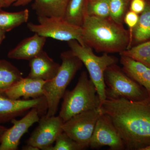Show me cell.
I'll return each mask as SVG.
<instances>
[{"instance_id": "6da1fadb", "label": "cell", "mask_w": 150, "mask_h": 150, "mask_svg": "<svg viewBox=\"0 0 150 150\" xmlns=\"http://www.w3.org/2000/svg\"><path fill=\"white\" fill-rule=\"evenodd\" d=\"M110 117L125 150H141L150 144V96L139 101L106 98L100 108Z\"/></svg>"}, {"instance_id": "7a4b0ae2", "label": "cell", "mask_w": 150, "mask_h": 150, "mask_svg": "<svg viewBox=\"0 0 150 150\" xmlns=\"http://www.w3.org/2000/svg\"><path fill=\"white\" fill-rule=\"evenodd\" d=\"M81 28L85 44L98 52L120 53L129 47V33L122 24L114 22L110 17L86 15Z\"/></svg>"}, {"instance_id": "3957f363", "label": "cell", "mask_w": 150, "mask_h": 150, "mask_svg": "<svg viewBox=\"0 0 150 150\" xmlns=\"http://www.w3.org/2000/svg\"><path fill=\"white\" fill-rule=\"evenodd\" d=\"M62 98L59 115L64 122L81 112L99 109L101 104L96 87L85 71L81 73L74 88L66 91Z\"/></svg>"}, {"instance_id": "277c9868", "label": "cell", "mask_w": 150, "mask_h": 150, "mask_svg": "<svg viewBox=\"0 0 150 150\" xmlns=\"http://www.w3.org/2000/svg\"><path fill=\"white\" fill-rule=\"evenodd\" d=\"M60 57L62 63L57 75L53 79L46 81L43 86V95L48 105L47 117L56 115L67 87L82 67V62L71 50L63 52Z\"/></svg>"}, {"instance_id": "5b68a950", "label": "cell", "mask_w": 150, "mask_h": 150, "mask_svg": "<svg viewBox=\"0 0 150 150\" xmlns=\"http://www.w3.org/2000/svg\"><path fill=\"white\" fill-rule=\"evenodd\" d=\"M68 43L73 54L78 57L86 68L102 104L106 99L105 72L108 67L117 64L118 59L106 53L101 56H96L91 47L86 45L82 46L76 40H70Z\"/></svg>"}, {"instance_id": "8992f818", "label": "cell", "mask_w": 150, "mask_h": 150, "mask_svg": "<svg viewBox=\"0 0 150 150\" xmlns=\"http://www.w3.org/2000/svg\"><path fill=\"white\" fill-rule=\"evenodd\" d=\"M106 98H124L133 101L150 97L144 88L128 76L116 64L107 68L104 73Z\"/></svg>"}, {"instance_id": "52a82bcc", "label": "cell", "mask_w": 150, "mask_h": 150, "mask_svg": "<svg viewBox=\"0 0 150 150\" xmlns=\"http://www.w3.org/2000/svg\"><path fill=\"white\" fill-rule=\"evenodd\" d=\"M37 19L38 24L31 22L27 24L28 28L31 32L60 41L76 40L81 45L85 46L81 27L70 24L62 18L39 16Z\"/></svg>"}, {"instance_id": "ba28073f", "label": "cell", "mask_w": 150, "mask_h": 150, "mask_svg": "<svg viewBox=\"0 0 150 150\" xmlns=\"http://www.w3.org/2000/svg\"><path fill=\"white\" fill-rule=\"evenodd\" d=\"M101 114L100 109L89 110L74 115L63 123V131L85 149L89 147L96 124Z\"/></svg>"}, {"instance_id": "9c48e42d", "label": "cell", "mask_w": 150, "mask_h": 150, "mask_svg": "<svg viewBox=\"0 0 150 150\" xmlns=\"http://www.w3.org/2000/svg\"><path fill=\"white\" fill-rule=\"evenodd\" d=\"M33 108H36L40 115H45L48 110L47 101L43 96L30 99H14L0 92V123L11 121Z\"/></svg>"}, {"instance_id": "30bf717a", "label": "cell", "mask_w": 150, "mask_h": 150, "mask_svg": "<svg viewBox=\"0 0 150 150\" xmlns=\"http://www.w3.org/2000/svg\"><path fill=\"white\" fill-rule=\"evenodd\" d=\"M64 123L59 115H43L38 121V126L27 140V144L39 150H51L57 137L63 132Z\"/></svg>"}, {"instance_id": "8fae6325", "label": "cell", "mask_w": 150, "mask_h": 150, "mask_svg": "<svg viewBox=\"0 0 150 150\" xmlns=\"http://www.w3.org/2000/svg\"><path fill=\"white\" fill-rule=\"evenodd\" d=\"M109 147L110 150H125L123 140L110 117L106 114H100L95 127L89 146L91 149Z\"/></svg>"}, {"instance_id": "7c38bea8", "label": "cell", "mask_w": 150, "mask_h": 150, "mask_svg": "<svg viewBox=\"0 0 150 150\" xmlns=\"http://www.w3.org/2000/svg\"><path fill=\"white\" fill-rule=\"evenodd\" d=\"M40 113L36 108H33L23 118L11 121L13 126L7 129L0 143V150H17L21 137L27 133L33 124L38 122Z\"/></svg>"}, {"instance_id": "4fadbf2b", "label": "cell", "mask_w": 150, "mask_h": 150, "mask_svg": "<svg viewBox=\"0 0 150 150\" xmlns=\"http://www.w3.org/2000/svg\"><path fill=\"white\" fill-rule=\"evenodd\" d=\"M30 71L28 77L49 81L53 79L59 71L61 65L56 63L43 51L29 61Z\"/></svg>"}, {"instance_id": "5bb4252c", "label": "cell", "mask_w": 150, "mask_h": 150, "mask_svg": "<svg viewBox=\"0 0 150 150\" xmlns=\"http://www.w3.org/2000/svg\"><path fill=\"white\" fill-rule=\"evenodd\" d=\"M47 81L23 78L14 85L4 92L9 98L14 99H30L38 98L43 95V86Z\"/></svg>"}, {"instance_id": "9a60e30c", "label": "cell", "mask_w": 150, "mask_h": 150, "mask_svg": "<svg viewBox=\"0 0 150 150\" xmlns=\"http://www.w3.org/2000/svg\"><path fill=\"white\" fill-rule=\"evenodd\" d=\"M47 38L35 33L21 41L8 54L11 59L29 61L43 51Z\"/></svg>"}, {"instance_id": "2e32d148", "label": "cell", "mask_w": 150, "mask_h": 150, "mask_svg": "<svg viewBox=\"0 0 150 150\" xmlns=\"http://www.w3.org/2000/svg\"><path fill=\"white\" fill-rule=\"evenodd\" d=\"M123 71L146 89L150 96V68L130 57L121 56Z\"/></svg>"}, {"instance_id": "e0dca14e", "label": "cell", "mask_w": 150, "mask_h": 150, "mask_svg": "<svg viewBox=\"0 0 150 150\" xmlns=\"http://www.w3.org/2000/svg\"><path fill=\"white\" fill-rule=\"evenodd\" d=\"M69 1V0H34L32 8L38 16L64 18Z\"/></svg>"}, {"instance_id": "ac0fdd59", "label": "cell", "mask_w": 150, "mask_h": 150, "mask_svg": "<svg viewBox=\"0 0 150 150\" xmlns=\"http://www.w3.org/2000/svg\"><path fill=\"white\" fill-rule=\"evenodd\" d=\"M22 73L5 60H0V92L4 93L22 79Z\"/></svg>"}, {"instance_id": "d6986e66", "label": "cell", "mask_w": 150, "mask_h": 150, "mask_svg": "<svg viewBox=\"0 0 150 150\" xmlns=\"http://www.w3.org/2000/svg\"><path fill=\"white\" fill-rule=\"evenodd\" d=\"M28 9L16 12L5 11L0 9V29L5 32L27 22L29 18Z\"/></svg>"}, {"instance_id": "ffe728a7", "label": "cell", "mask_w": 150, "mask_h": 150, "mask_svg": "<svg viewBox=\"0 0 150 150\" xmlns=\"http://www.w3.org/2000/svg\"><path fill=\"white\" fill-rule=\"evenodd\" d=\"M88 0H69L64 18L73 25L81 27L86 15Z\"/></svg>"}, {"instance_id": "44dd1931", "label": "cell", "mask_w": 150, "mask_h": 150, "mask_svg": "<svg viewBox=\"0 0 150 150\" xmlns=\"http://www.w3.org/2000/svg\"><path fill=\"white\" fill-rule=\"evenodd\" d=\"M141 13L138 23L134 30V38L137 42L150 39V3H146L144 10Z\"/></svg>"}, {"instance_id": "7402d4cb", "label": "cell", "mask_w": 150, "mask_h": 150, "mask_svg": "<svg viewBox=\"0 0 150 150\" xmlns=\"http://www.w3.org/2000/svg\"><path fill=\"white\" fill-rule=\"evenodd\" d=\"M119 54L121 56L130 57L150 68V41L126 49Z\"/></svg>"}, {"instance_id": "603a6c76", "label": "cell", "mask_w": 150, "mask_h": 150, "mask_svg": "<svg viewBox=\"0 0 150 150\" xmlns=\"http://www.w3.org/2000/svg\"><path fill=\"white\" fill-rule=\"evenodd\" d=\"M109 0L88 1L86 7V15L100 18L110 17Z\"/></svg>"}, {"instance_id": "cb8c5ba5", "label": "cell", "mask_w": 150, "mask_h": 150, "mask_svg": "<svg viewBox=\"0 0 150 150\" xmlns=\"http://www.w3.org/2000/svg\"><path fill=\"white\" fill-rule=\"evenodd\" d=\"M129 4L125 0H109L110 18L112 21L122 24Z\"/></svg>"}, {"instance_id": "d4e9b609", "label": "cell", "mask_w": 150, "mask_h": 150, "mask_svg": "<svg viewBox=\"0 0 150 150\" xmlns=\"http://www.w3.org/2000/svg\"><path fill=\"white\" fill-rule=\"evenodd\" d=\"M84 149L63 131L55 141V144L51 150H82Z\"/></svg>"}, {"instance_id": "484cf974", "label": "cell", "mask_w": 150, "mask_h": 150, "mask_svg": "<svg viewBox=\"0 0 150 150\" xmlns=\"http://www.w3.org/2000/svg\"><path fill=\"white\" fill-rule=\"evenodd\" d=\"M139 15L138 14L130 11L127 12L125 14L124 17V21L126 24L128 25L129 28V37H130V42L129 47L127 49L130 48L131 44L132 42V37H133V32L134 28L136 27V25L138 23L139 20Z\"/></svg>"}, {"instance_id": "4316f807", "label": "cell", "mask_w": 150, "mask_h": 150, "mask_svg": "<svg viewBox=\"0 0 150 150\" xmlns=\"http://www.w3.org/2000/svg\"><path fill=\"white\" fill-rule=\"evenodd\" d=\"M34 0H0V9L8 7L11 5L14 6L27 5Z\"/></svg>"}, {"instance_id": "83f0119b", "label": "cell", "mask_w": 150, "mask_h": 150, "mask_svg": "<svg viewBox=\"0 0 150 150\" xmlns=\"http://www.w3.org/2000/svg\"><path fill=\"white\" fill-rule=\"evenodd\" d=\"M130 3V11L137 14L143 12L144 10L146 3L145 0H131Z\"/></svg>"}, {"instance_id": "f1b7e54d", "label": "cell", "mask_w": 150, "mask_h": 150, "mask_svg": "<svg viewBox=\"0 0 150 150\" xmlns=\"http://www.w3.org/2000/svg\"><path fill=\"white\" fill-rule=\"evenodd\" d=\"M22 150H39L38 148L35 147L31 145H28L24 146L22 148Z\"/></svg>"}, {"instance_id": "f546056e", "label": "cell", "mask_w": 150, "mask_h": 150, "mask_svg": "<svg viewBox=\"0 0 150 150\" xmlns=\"http://www.w3.org/2000/svg\"><path fill=\"white\" fill-rule=\"evenodd\" d=\"M7 129L8 128H6L5 126L0 125V143H1L2 137L4 133H5Z\"/></svg>"}, {"instance_id": "4dcf8cb0", "label": "cell", "mask_w": 150, "mask_h": 150, "mask_svg": "<svg viewBox=\"0 0 150 150\" xmlns=\"http://www.w3.org/2000/svg\"><path fill=\"white\" fill-rule=\"evenodd\" d=\"M6 32L0 29V45L6 38Z\"/></svg>"}, {"instance_id": "1f68e13d", "label": "cell", "mask_w": 150, "mask_h": 150, "mask_svg": "<svg viewBox=\"0 0 150 150\" xmlns=\"http://www.w3.org/2000/svg\"><path fill=\"white\" fill-rule=\"evenodd\" d=\"M141 150H150V144L144 148H143Z\"/></svg>"}, {"instance_id": "d6a6232c", "label": "cell", "mask_w": 150, "mask_h": 150, "mask_svg": "<svg viewBox=\"0 0 150 150\" xmlns=\"http://www.w3.org/2000/svg\"><path fill=\"white\" fill-rule=\"evenodd\" d=\"M125 1H126L127 2H128V3H129H129H130V1H131V0H125Z\"/></svg>"}, {"instance_id": "836d02e7", "label": "cell", "mask_w": 150, "mask_h": 150, "mask_svg": "<svg viewBox=\"0 0 150 150\" xmlns=\"http://www.w3.org/2000/svg\"><path fill=\"white\" fill-rule=\"evenodd\" d=\"M95 1V0H88V1Z\"/></svg>"}]
</instances>
